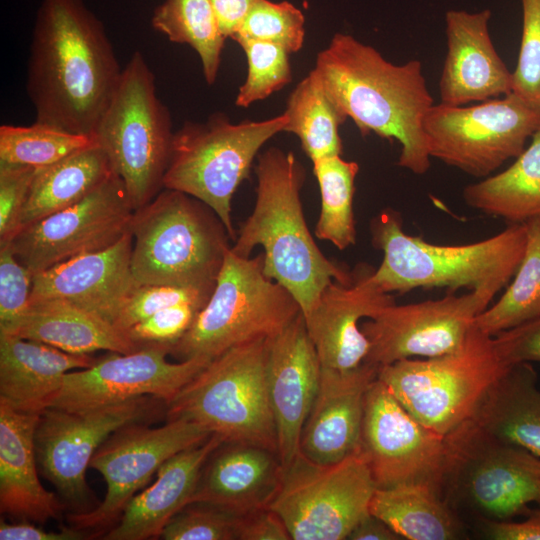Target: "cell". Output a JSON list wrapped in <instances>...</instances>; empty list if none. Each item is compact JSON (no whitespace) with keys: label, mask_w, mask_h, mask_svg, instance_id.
<instances>
[{"label":"cell","mask_w":540,"mask_h":540,"mask_svg":"<svg viewBox=\"0 0 540 540\" xmlns=\"http://www.w3.org/2000/svg\"><path fill=\"white\" fill-rule=\"evenodd\" d=\"M468 423L485 436L540 457V388L529 362L510 365Z\"/></svg>","instance_id":"30"},{"label":"cell","mask_w":540,"mask_h":540,"mask_svg":"<svg viewBox=\"0 0 540 540\" xmlns=\"http://www.w3.org/2000/svg\"><path fill=\"white\" fill-rule=\"evenodd\" d=\"M211 435L185 418L168 419L156 428L134 423L117 430L95 452L89 466L104 478V500L92 510L68 514V521L79 530L100 535L116 524L136 492L166 460Z\"/></svg>","instance_id":"14"},{"label":"cell","mask_w":540,"mask_h":540,"mask_svg":"<svg viewBox=\"0 0 540 540\" xmlns=\"http://www.w3.org/2000/svg\"><path fill=\"white\" fill-rule=\"evenodd\" d=\"M133 213L125 186L114 173L79 202L22 226L8 244L35 275L112 246L130 230Z\"/></svg>","instance_id":"17"},{"label":"cell","mask_w":540,"mask_h":540,"mask_svg":"<svg viewBox=\"0 0 540 540\" xmlns=\"http://www.w3.org/2000/svg\"><path fill=\"white\" fill-rule=\"evenodd\" d=\"M491 11L448 10L447 52L439 81L441 103L463 106L512 92V72L489 33Z\"/></svg>","instance_id":"23"},{"label":"cell","mask_w":540,"mask_h":540,"mask_svg":"<svg viewBox=\"0 0 540 540\" xmlns=\"http://www.w3.org/2000/svg\"><path fill=\"white\" fill-rule=\"evenodd\" d=\"M463 199L469 207L509 224L540 216V130L511 166L467 185Z\"/></svg>","instance_id":"32"},{"label":"cell","mask_w":540,"mask_h":540,"mask_svg":"<svg viewBox=\"0 0 540 540\" xmlns=\"http://www.w3.org/2000/svg\"><path fill=\"white\" fill-rule=\"evenodd\" d=\"M171 345L148 343L136 351L112 352L92 366L66 373L46 408L81 412L151 396L166 405L212 360L193 357L172 363Z\"/></svg>","instance_id":"15"},{"label":"cell","mask_w":540,"mask_h":540,"mask_svg":"<svg viewBox=\"0 0 540 540\" xmlns=\"http://www.w3.org/2000/svg\"><path fill=\"white\" fill-rule=\"evenodd\" d=\"M510 365L475 324L456 351L380 366L377 378L421 424L449 436L469 422Z\"/></svg>","instance_id":"7"},{"label":"cell","mask_w":540,"mask_h":540,"mask_svg":"<svg viewBox=\"0 0 540 540\" xmlns=\"http://www.w3.org/2000/svg\"><path fill=\"white\" fill-rule=\"evenodd\" d=\"M321 370L302 313L269 338L267 381L283 470L299 454L301 431L319 389Z\"/></svg>","instance_id":"21"},{"label":"cell","mask_w":540,"mask_h":540,"mask_svg":"<svg viewBox=\"0 0 540 540\" xmlns=\"http://www.w3.org/2000/svg\"><path fill=\"white\" fill-rule=\"evenodd\" d=\"M430 157L487 177L540 130V110L514 92L468 107L433 104L422 122Z\"/></svg>","instance_id":"12"},{"label":"cell","mask_w":540,"mask_h":540,"mask_svg":"<svg viewBox=\"0 0 540 540\" xmlns=\"http://www.w3.org/2000/svg\"><path fill=\"white\" fill-rule=\"evenodd\" d=\"M269 338H257L214 357L166 405L167 419L185 418L225 443L277 452L267 357Z\"/></svg>","instance_id":"6"},{"label":"cell","mask_w":540,"mask_h":540,"mask_svg":"<svg viewBox=\"0 0 540 540\" xmlns=\"http://www.w3.org/2000/svg\"><path fill=\"white\" fill-rule=\"evenodd\" d=\"M305 18L293 4L258 0L232 37L274 43L289 54L298 52L304 43Z\"/></svg>","instance_id":"40"},{"label":"cell","mask_w":540,"mask_h":540,"mask_svg":"<svg viewBox=\"0 0 540 540\" xmlns=\"http://www.w3.org/2000/svg\"><path fill=\"white\" fill-rule=\"evenodd\" d=\"M202 307L182 303L162 309L127 330L136 343L173 345L192 326Z\"/></svg>","instance_id":"46"},{"label":"cell","mask_w":540,"mask_h":540,"mask_svg":"<svg viewBox=\"0 0 540 540\" xmlns=\"http://www.w3.org/2000/svg\"><path fill=\"white\" fill-rule=\"evenodd\" d=\"M240 516L204 503H192L164 527V540H238Z\"/></svg>","instance_id":"42"},{"label":"cell","mask_w":540,"mask_h":540,"mask_svg":"<svg viewBox=\"0 0 540 540\" xmlns=\"http://www.w3.org/2000/svg\"><path fill=\"white\" fill-rule=\"evenodd\" d=\"M132 247L129 230L108 248L74 257L33 275L30 303L60 299L114 324L125 301L139 285L131 267Z\"/></svg>","instance_id":"22"},{"label":"cell","mask_w":540,"mask_h":540,"mask_svg":"<svg viewBox=\"0 0 540 540\" xmlns=\"http://www.w3.org/2000/svg\"><path fill=\"white\" fill-rule=\"evenodd\" d=\"M131 267L139 285L214 287L229 233L205 203L163 188L134 211Z\"/></svg>","instance_id":"5"},{"label":"cell","mask_w":540,"mask_h":540,"mask_svg":"<svg viewBox=\"0 0 540 540\" xmlns=\"http://www.w3.org/2000/svg\"><path fill=\"white\" fill-rule=\"evenodd\" d=\"M369 512L388 524L402 539L450 540L458 525L439 493L420 484L376 488Z\"/></svg>","instance_id":"33"},{"label":"cell","mask_w":540,"mask_h":540,"mask_svg":"<svg viewBox=\"0 0 540 540\" xmlns=\"http://www.w3.org/2000/svg\"><path fill=\"white\" fill-rule=\"evenodd\" d=\"M223 442L220 436L212 434L203 443L166 460L157 470L154 483L129 501L117 524L103 539L160 538L168 522L191 504L208 458Z\"/></svg>","instance_id":"27"},{"label":"cell","mask_w":540,"mask_h":540,"mask_svg":"<svg viewBox=\"0 0 540 540\" xmlns=\"http://www.w3.org/2000/svg\"><path fill=\"white\" fill-rule=\"evenodd\" d=\"M161 404L165 403L146 396L81 412L45 408L35 432L42 474L77 512L83 511L89 499L85 474L95 452L117 430L147 423Z\"/></svg>","instance_id":"16"},{"label":"cell","mask_w":540,"mask_h":540,"mask_svg":"<svg viewBox=\"0 0 540 540\" xmlns=\"http://www.w3.org/2000/svg\"><path fill=\"white\" fill-rule=\"evenodd\" d=\"M366 264L352 270L348 282L331 281L305 317L308 334L323 368L350 371L361 366L370 344L360 328V320L371 319L395 302L373 278Z\"/></svg>","instance_id":"20"},{"label":"cell","mask_w":540,"mask_h":540,"mask_svg":"<svg viewBox=\"0 0 540 540\" xmlns=\"http://www.w3.org/2000/svg\"><path fill=\"white\" fill-rule=\"evenodd\" d=\"M238 540H291L289 531L268 506L240 516Z\"/></svg>","instance_id":"48"},{"label":"cell","mask_w":540,"mask_h":540,"mask_svg":"<svg viewBox=\"0 0 540 540\" xmlns=\"http://www.w3.org/2000/svg\"><path fill=\"white\" fill-rule=\"evenodd\" d=\"M282 474L277 452L223 442L208 458L191 504L204 503L241 516L268 506Z\"/></svg>","instance_id":"26"},{"label":"cell","mask_w":540,"mask_h":540,"mask_svg":"<svg viewBox=\"0 0 540 540\" xmlns=\"http://www.w3.org/2000/svg\"><path fill=\"white\" fill-rule=\"evenodd\" d=\"M33 274L16 258L10 244L0 245V333L10 330L30 305Z\"/></svg>","instance_id":"44"},{"label":"cell","mask_w":540,"mask_h":540,"mask_svg":"<svg viewBox=\"0 0 540 540\" xmlns=\"http://www.w3.org/2000/svg\"><path fill=\"white\" fill-rule=\"evenodd\" d=\"M90 536L89 533L75 527H63L59 532L46 531L30 522L8 523L1 519V540H81Z\"/></svg>","instance_id":"49"},{"label":"cell","mask_w":540,"mask_h":540,"mask_svg":"<svg viewBox=\"0 0 540 540\" xmlns=\"http://www.w3.org/2000/svg\"><path fill=\"white\" fill-rule=\"evenodd\" d=\"M114 173L106 153L98 144L36 168L22 214V226L79 202Z\"/></svg>","instance_id":"31"},{"label":"cell","mask_w":540,"mask_h":540,"mask_svg":"<svg viewBox=\"0 0 540 540\" xmlns=\"http://www.w3.org/2000/svg\"><path fill=\"white\" fill-rule=\"evenodd\" d=\"M376 488L360 450L333 464L299 453L283 470L268 507L283 520L291 540H344L370 513Z\"/></svg>","instance_id":"11"},{"label":"cell","mask_w":540,"mask_h":540,"mask_svg":"<svg viewBox=\"0 0 540 540\" xmlns=\"http://www.w3.org/2000/svg\"><path fill=\"white\" fill-rule=\"evenodd\" d=\"M493 343L507 365L540 362V318L498 333Z\"/></svg>","instance_id":"47"},{"label":"cell","mask_w":540,"mask_h":540,"mask_svg":"<svg viewBox=\"0 0 540 540\" xmlns=\"http://www.w3.org/2000/svg\"><path fill=\"white\" fill-rule=\"evenodd\" d=\"M97 144L94 136L70 133L42 123L30 126L4 124L0 127V164L35 168Z\"/></svg>","instance_id":"38"},{"label":"cell","mask_w":540,"mask_h":540,"mask_svg":"<svg viewBox=\"0 0 540 540\" xmlns=\"http://www.w3.org/2000/svg\"><path fill=\"white\" fill-rule=\"evenodd\" d=\"M285 132L295 134L312 163L343 153L339 127L347 116L332 100L313 70L290 93Z\"/></svg>","instance_id":"34"},{"label":"cell","mask_w":540,"mask_h":540,"mask_svg":"<svg viewBox=\"0 0 540 540\" xmlns=\"http://www.w3.org/2000/svg\"><path fill=\"white\" fill-rule=\"evenodd\" d=\"M1 334L40 341L72 354L99 350L126 354L142 346L99 314L60 299L31 302L20 320Z\"/></svg>","instance_id":"29"},{"label":"cell","mask_w":540,"mask_h":540,"mask_svg":"<svg viewBox=\"0 0 540 540\" xmlns=\"http://www.w3.org/2000/svg\"><path fill=\"white\" fill-rule=\"evenodd\" d=\"M40 414L0 400V511L43 524L59 519L64 506L38 478L35 432Z\"/></svg>","instance_id":"25"},{"label":"cell","mask_w":540,"mask_h":540,"mask_svg":"<svg viewBox=\"0 0 540 540\" xmlns=\"http://www.w3.org/2000/svg\"><path fill=\"white\" fill-rule=\"evenodd\" d=\"M96 361L90 354H72L0 333V400L19 410L41 413L66 373Z\"/></svg>","instance_id":"28"},{"label":"cell","mask_w":540,"mask_h":540,"mask_svg":"<svg viewBox=\"0 0 540 540\" xmlns=\"http://www.w3.org/2000/svg\"><path fill=\"white\" fill-rule=\"evenodd\" d=\"M248 63L245 82L239 88L235 104L247 108L279 91L292 80L288 51L280 45L253 39L237 40Z\"/></svg>","instance_id":"39"},{"label":"cell","mask_w":540,"mask_h":540,"mask_svg":"<svg viewBox=\"0 0 540 540\" xmlns=\"http://www.w3.org/2000/svg\"><path fill=\"white\" fill-rule=\"evenodd\" d=\"M527 241L512 283L474 324L490 336L540 318V216L525 223Z\"/></svg>","instance_id":"36"},{"label":"cell","mask_w":540,"mask_h":540,"mask_svg":"<svg viewBox=\"0 0 540 540\" xmlns=\"http://www.w3.org/2000/svg\"><path fill=\"white\" fill-rule=\"evenodd\" d=\"M486 535L495 540H540V506L520 522L486 520Z\"/></svg>","instance_id":"50"},{"label":"cell","mask_w":540,"mask_h":540,"mask_svg":"<svg viewBox=\"0 0 540 540\" xmlns=\"http://www.w3.org/2000/svg\"><path fill=\"white\" fill-rule=\"evenodd\" d=\"M151 24L169 41L192 47L207 84L215 83L226 38L210 0H164L154 10Z\"/></svg>","instance_id":"35"},{"label":"cell","mask_w":540,"mask_h":540,"mask_svg":"<svg viewBox=\"0 0 540 540\" xmlns=\"http://www.w3.org/2000/svg\"><path fill=\"white\" fill-rule=\"evenodd\" d=\"M258 0H210L220 30L225 38H232Z\"/></svg>","instance_id":"51"},{"label":"cell","mask_w":540,"mask_h":540,"mask_svg":"<svg viewBox=\"0 0 540 540\" xmlns=\"http://www.w3.org/2000/svg\"><path fill=\"white\" fill-rule=\"evenodd\" d=\"M347 539L398 540L402 538L383 520L369 513L356 524Z\"/></svg>","instance_id":"52"},{"label":"cell","mask_w":540,"mask_h":540,"mask_svg":"<svg viewBox=\"0 0 540 540\" xmlns=\"http://www.w3.org/2000/svg\"><path fill=\"white\" fill-rule=\"evenodd\" d=\"M122 70L103 23L84 0H41L26 80L35 122L94 136Z\"/></svg>","instance_id":"1"},{"label":"cell","mask_w":540,"mask_h":540,"mask_svg":"<svg viewBox=\"0 0 540 540\" xmlns=\"http://www.w3.org/2000/svg\"><path fill=\"white\" fill-rule=\"evenodd\" d=\"M254 170V208L230 249L250 257L261 245L264 273L292 294L305 318L323 289L333 280L350 281L352 271L329 260L307 227L300 195L306 173L295 154L270 147L258 154Z\"/></svg>","instance_id":"3"},{"label":"cell","mask_w":540,"mask_h":540,"mask_svg":"<svg viewBox=\"0 0 540 540\" xmlns=\"http://www.w3.org/2000/svg\"><path fill=\"white\" fill-rule=\"evenodd\" d=\"M359 450L377 488L420 484L439 493L453 469L450 436L416 420L378 378L366 394Z\"/></svg>","instance_id":"13"},{"label":"cell","mask_w":540,"mask_h":540,"mask_svg":"<svg viewBox=\"0 0 540 540\" xmlns=\"http://www.w3.org/2000/svg\"><path fill=\"white\" fill-rule=\"evenodd\" d=\"M454 463L471 503L490 520H508L540 506V457L485 436L468 422L449 435Z\"/></svg>","instance_id":"19"},{"label":"cell","mask_w":540,"mask_h":540,"mask_svg":"<svg viewBox=\"0 0 540 540\" xmlns=\"http://www.w3.org/2000/svg\"><path fill=\"white\" fill-rule=\"evenodd\" d=\"M285 113L263 121L232 123L223 113L205 122H185L174 132L163 188L184 192L208 205L236 239L231 202L248 178L261 147L285 131Z\"/></svg>","instance_id":"10"},{"label":"cell","mask_w":540,"mask_h":540,"mask_svg":"<svg viewBox=\"0 0 540 540\" xmlns=\"http://www.w3.org/2000/svg\"><path fill=\"white\" fill-rule=\"evenodd\" d=\"M326 92L363 136L401 145L397 165L414 174L430 167L422 122L434 104L419 60L396 65L375 48L337 33L312 69Z\"/></svg>","instance_id":"2"},{"label":"cell","mask_w":540,"mask_h":540,"mask_svg":"<svg viewBox=\"0 0 540 540\" xmlns=\"http://www.w3.org/2000/svg\"><path fill=\"white\" fill-rule=\"evenodd\" d=\"M35 172L33 166L0 164V245L9 243L22 226Z\"/></svg>","instance_id":"45"},{"label":"cell","mask_w":540,"mask_h":540,"mask_svg":"<svg viewBox=\"0 0 540 540\" xmlns=\"http://www.w3.org/2000/svg\"><path fill=\"white\" fill-rule=\"evenodd\" d=\"M214 287L138 285L125 301L114 325L121 331L154 313L182 303L204 307Z\"/></svg>","instance_id":"41"},{"label":"cell","mask_w":540,"mask_h":540,"mask_svg":"<svg viewBox=\"0 0 540 540\" xmlns=\"http://www.w3.org/2000/svg\"><path fill=\"white\" fill-rule=\"evenodd\" d=\"M174 132L155 76L141 52L133 53L94 131L135 210L162 189Z\"/></svg>","instance_id":"8"},{"label":"cell","mask_w":540,"mask_h":540,"mask_svg":"<svg viewBox=\"0 0 540 540\" xmlns=\"http://www.w3.org/2000/svg\"><path fill=\"white\" fill-rule=\"evenodd\" d=\"M378 369L368 362L350 371L322 367L319 389L301 431L302 456L333 464L359 450L365 398Z\"/></svg>","instance_id":"24"},{"label":"cell","mask_w":540,"mask_h":540,"mask_svg":"<svg viewBox=\"0 0 540 540\" xmlns=\"http://www.w3.org/2000/svg\"><path fill=\"white\" fill-rule=\"evenodd\" d=\"M374 248L383 259L373 278L387 293L415 288H469L490 300L516 273L526 249L524 223L469 244L438 245L404 232L401 215L386 208L370 223Z\"/></svg>","instance_id":"4"},{"label":"cell","mask_w":540,"mask_h":540,"mask_svg":"<svg viewBox=\"0 0 540 540\" xmlns=\"http://www.w3.org/2000/svg\"><path fill=\"white\" fill-rule=\"evenodd\" d=\"M300 313L292 294L264 273L263 253L241 257L229 249L209 300L170 354L213 359L239 344L273 338Z\"/></svg>","instance_id":"9"},{"label":"cell","mask_w":540,"mask_h":540,"mask_svg":"<svg viewBox=\"0 0 540 540\" xmlns=\"http://www.w3.org/2000/svg\"><path fill=\"white\" fill-rule=\"evenodd\" d=\"M358 171L357 162L346 161L341 156L327 157L313 163V173L321 195L315 235L320 240L331 242L339 250L356 242L353 196Z\"/></svg>","instance_id":"37"},{"label":"cell","mask_w":540,"mask_h":540,"mask_svg":"<svg viewBox=\"0 0 540 540\" xmlns=\"http://www.w3.org/2000/svg\"><path fill=\"white\" fill-rule=\"evenodd\" d=\"M522 36L512 92L540 110V0H521Z\"/></svg>","instance_id":"43"},{"label":"cell","mask_w":540,"mask_h":540,"mask_svg":"<svg viewBox=\"0 0 540 540\" xmlns=\"http://www.w3.org/2000/svg\"><path fill=\"white\" fill-rule=\"evenodd\" d=\"M492 300L471 291L436 300L387 306L362 322L370 348L365 362L384 366L412 357H436L458 350L475 318Z\"/></svg>","instance_id":"18"}]
</instances>
